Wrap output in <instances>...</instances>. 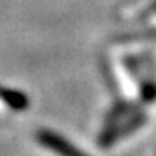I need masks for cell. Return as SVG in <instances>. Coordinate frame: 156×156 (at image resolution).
<instances>
[{"instance_id": "cell-1", "label": "cell", "mask_w": 156, "mask_h": 156, "mask_svg": "<svg viewBox=\"0 0 156 156\" xmlns=\"http://www.w3.org/2000/svg\"><path fill=\"white\" fill-rule=\"evenodd\" d=\"M37 138H38V141L42 144H45L50 150L57 151V153L62 154V156H85V154H81L80 151H76L72 144H68L63 138L53 135V133H50V131H38V136H37Z\"/></svg>"}]
</instances>
